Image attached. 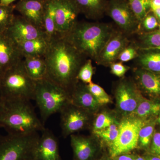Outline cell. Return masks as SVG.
Masks as SVG:
<instances>
[{"mask_svg": "<svg viewBox=\"0 0 160 160\" xmlns=\"http://www.w3.org/2000/svg\"><path fill=\"white\" fill-rule=\"evenodd\" d=\"M46 78L62 86L71 94L79 81L78 72L87 60L65 36L56 35L44 57Z\"/></svg>", "mask_w": 160, "mask_h": 160, "instance_id": "6da1fadb", "label": "cell"}, {"mask_svg": "<svg viewBox=\"0 0 160 160\" xmlns=\"http://www.w3.org/2000/svg\"><path fill=\"white\" fill-rule=\"evenodd\" d=\"M115 29L109 23L78 22L65 36L83 55L96 62Z\"/></svg>", "mask_w": 160, "mask_h": 160, "instance_id": "7a4b0ae2", "label": "cell"}, {"mask_svg": "<svg viewBox=\"0 0 160 160\" xmlns=\"http://www.w3.org/2000/svg\"><path fill=\"white\" fill-rule=\"evenodd\" d=\"M0 126L11 134H31L46 129L30 101L25 100L4 102Z\"/></svg>", "mask_w": 160, "mask_h": 160, "instance_id": "3957f363", "label": "cell"}, {"mask_svg": "<svg viewBox=\"0 0 160 160\" xmlns=\"http://www.w3.org/2000/svg\"><path fill=\"white\" fill-rule=\"evenodd\" d=\"M22 60L0 78V93L4 102L34 100L36 82L27 74Z\"/></svg>", "mask_w": 160, "mask_h": 160, "instance_id": "277c9868", "label": "cell"}, {"mask_svg": "<svg viewBox=\"0 0 160 160\" xmlns=\"http://www.w3.org/2000/svg\"><path fill=\"white\" fill-rule=\"evenodd\" d=\"M36 82L34 100L45 122L49 117L60 112L70 103V94L62 86L47 78Z\"/></svg>", "mask_w": 160, "mask_h": 160, "instance_id": "5b68a950", "label": "cell"}, {"mask_svg": "<svg viewBox=\"0 0 160 160\" xmlns=\"http://www.w3.org/2000/svg\"><path fill=\"white\" fill-rule=\"evenodd\" d=\"M39 138L38 132L0 136V160H34Z\"/></svg>", "mask_w": 160, "mask_h": 160, "instance_id": "8992f818", "label": "cell"}, {"mask_svg": "<svg viewBox=\"0 0 160 160\" xmlns=\"http://www.w3.org/2000/svg\"><path fill=\"white\" fill-rule=\"evenodd\" d=\"M149 121L132 115L124 117L119 122L117 138L108 146L111 158L138 148L140 129Z\"/></svg>", "mask_w": 160, "mask_h": 160, "instance_id": "52a82bcc", "label": "cell"}, {"mask_svg": "<svg viewBox=\"0 0 160 160\" xmlns=\"http://www.w3.org/2000/svg\"><path fill=\"white\" fill-rule=\"evenodd\" d=\"M118 27V29L128 37L136 34L139 22L128 0H108L106 13Z\"/></svg>", "mask_w": 160, "mask_h": 160, "instance_id": "ba28073f", "label": "cell"}, {"mask_svg": "<svg viewBox=\"0 0 160 160\" xmlns=\"http://www.w3.org/2000/svg\"><path fill=\"white\" fill-rule=\"evenodd\" d=\"M62 134L66 137L86 129L91 123L92 113L71 103L60 112Z\"/></svg>", "mask_w": 160, "mask_h": 160, "instance_id": "9c48e42d", "label": "cell"}, {"mask_svg": "<svg viewBox=\"0 0 160 160\" xmlns=\"http://www.w3.org/2000/svg\"><path fill=\"white\" fill-rule=\"evenodd\" d=\"M142 97L135 82L124 79L120 81L116 88L117 108L124 117L131 115Z\"/></svg>", "mask_w": 160, "mask_h": 160, "instance_id": "30bf717a", "label": "cell"}, {"mask_svg": "<svg viewBox=\"0 0 160 160\" xmlns=\"http://www.w3.org/2000/svg\"><path fill=\"white\" fill-rule=\"evenodd\" d=\"M57 35L66 36L78 22V9L72 0H56Z\"/></svg>", "mask_w": 160, "mask_h": 160, "instance_id": "8fae6325", "label": "cell"}, {"mask_svg": "<svg viewBox=\"0 0 160 160\" xmlns=\"http://www.w3.org/2000/svg\"><path fill=\"white\" fill-rule=\"evenodd\" d=\"M128 37L118 29H115L95 62L98 65L109 66L116 62L121 52L131 42Z\"/></svg>", "mask_w": 160, "mask_h": 160, "instance_id": "7c38bea8", "label": "cell"}, {"mask_svg": "<svg viewBox=\"0 0 160 160\" xmlns=\"http://www.w3.org/2000/svg\"><path fill=\"white\" fill-rule=\"evenodd\" d=\"M5 32L16 42L48 38L43 29L35 26L21 15H15L11 25Z\"/></svg>", "mask_w": 160, "mask_h": 160, "instance_id": "4fadbf2b", "label": "cell"}, {"mask_svg": "<svg viewBox=\"0 0 160 160\" xmlns=\"http://www.w3.org/2000/svg\"><path fill=\"white\" fill-rule=\"evenodd\" d=\"M17 43L6 32L0 33V76L23 59Z\"/></svg>", "mask_w": 160, "mask_h": 160, "instance_id": "5bb4252c", "label": "cell"}, {"mask_svg": "<svg viewBox=\"0 0 160 160\" xmlns=\"http://www.w3.org/2000/svg\"><path fill=\"white\" fill-rule=\"evenodd\" d=\"M46 2L47 0H20L15 5V9L20 15L44 30L43 20Z\"/></svg>", "mask_w": 160, "mask_h": 160, "instance_id": "9a60e30c", "label": "cell"}, {"mask_svg": "<svg viewBox=\"0 0 160 160\" xmlns=\"http://www.w3.org/2000/svg\"><path fill=\"white\" fill-rule=\"evenodd\" d=\"M42 132L35 151L34 160H62L57 138L49 129H45Z\"/></svg>", "mask_w": 160, "mask_h": 160, "instance_id": "2e32d148", "label": "cell"}, {"mask_svg": "<svg viewBox=\"0 0 160 160\" xmlns=\"http://www.w3.org/2000/svg\"><path fill=\"white\" fill-rule=\"evenodd\" d=\"M96 138L72 134L71 146L76 160H95L98 147Z\"/></svg>", "mask_w": 160, "mask_h": 160, "instance_id": "e0dca14e", "label": "cell"}, {"mask_svg": "<svg viewBox=\"0 0 160 160\" xmlns=\"http://www.w3.org/2000/svg\"><path fill=\"white\" fill-rule=\"evenodd\" d=\"M70 103L92 114L96 113L101 106L89 92L86 84L80 81L70 94Z\"/></svg>", "mask_w": 160, "mask_h": 160, "instance_id": "ac0fdd59", "label": "cell"}, {"mask_svg": "<svg viewBox=\"0 0 160 160\" xmlns=\"http://www.w3.org/2000/svg\"><path fill=\"white\" fill-rule=\"evenodd\" d=\"M134 75L140 91L152 97H160V74L138 68L135 69Z\"/></svg>", "mask_w": 160, "mask_h": 160, "instance_id": "d6986e66", "label": "cell"}, {"mask_svg": "<svg viewBox=\"0 0 160 160\" xmlns=\"http://www.w3.org/2000/svg\"><path fill=\"white\" fill-rule=\"evenodd\" d=\"M72 1L77 7L80 13L89 19H99L106 13L108 0Z\"/></svg>", "mask_w": 160, "mask_h": 160, "instance_id": "ffe728a7", "label": "cell"}, {"mask_svg": "<svg viewBox=\"0 0 160 160\" xmlns=\"http://www.w3.org/2000/svg\"><path fill=\"white\" fill-rule=\"evenodd\" d=\"M135 60L139 68L160 74V49H139Z\"/></svg>", "mask_w": 160, "mask_h": 160, "instance_id": "44dd1931", "label": "cell"}, {"mask_svg": "<svg viewBox=\"0 0 160 160\" xmlns=\"http://www.w3.org/2000/svg\"><path fill=\"white\" fill-rule=\"evenodd\" d=\"M49 42L47 38H41L16 42L24 57L44 58L49 47Z\"/></svg>", "mask_w": 160, "mask_h": 160, "instance_id": "7402d4cb", "label": "cell"}, {"mask_svg": "<svg viewBox=\"0 0 160 160\" xmlns=\"http://www.w3.org/2000/svg\"><path fill=\"white\" fill-rule=\"evenodd\" d=\"M22 61L26 72L32 80L37 81L46 77L47 66L44 58L25 56Z\"/></svg>", "mask_w": 160, "mask_h": 160, "instance_id": "603a6c76", "label": "cell"}, {"mask_svg": "<svg viewBox=\"0 0 160 160\" xmlns=\"http://www.w3.org/2000/svg\"><path fill=\"white\" fill-rule=\"evenodd\" d=\"M56 0H47L43 17V29L50 41L56 35Z\"/></svg>", "mask_w": 160, "mask_h": 160, "instance_id": "cb8c5ba5", "label": "cell"}, {"mask_svg": "<svg viewBox=\"0 0 160 160\" xmlns=\"http://www.w3.org/2000/svg\"><path fill=\"white\" fill-rule=\"evenodd\" d=\"M160 113V102L148 100L142 97L132 115L147 120L148 118L156 116Z\"/></svg>", "mask_w": 160, "mask_h": 160, "instance_id": "d4e9b609", "label": "cell"}, {"mask_svg": "<svg viewBox=\"0 0 160 160\" xmlns=\"http://www.w3.org/2000/svg\"><path fill=\"white\" fill-rule=\"evenodd\" d=\"M138 34V39L133 42L139 49H160V33L158 30Z\"/></svg>", "mask_w": 160, "mask_h": 160, "instance_id": "484cf974", "label": "cell"}, {"mask_svg": "<svg viewBox=\"0 0 160 160\" xmlns=\"http://www.w3.org/2000/svg\"><path fill=\"white\" fill-rule=\"evenodd\" d=\"M154 122L149 121L140 129L138 140V146L142 149H146L150 146L154 132Z\"/></svg>", "mask_w": 160, "mask_h": 160, "instance_id": "4316f807", "label": "cell"}, {"mask_svg": "<svg viewBox=\"0 0 160 160\" xmlns=\"http://www.w3.org/2000/svg\"><path fill=\"white\" fill-rule=\"evenodd\" d=\"M119 122L117 121L106 129L92 132V136L101 139L109 146L117 138L119 132Z\"/></svg>", "mask_w": 160, "mask_h": 160, "instance_id": "83f0119b", "label": "cell"}, {"mask_svg": "<svg viewBox=\"0 0 160 160\" xmlns=\"http://www.w3.org/2000/svg\"><path fill=\"white\" fill-rule=\"evenodd\" d=\"M15 8L13 4L9 6L0 4V33L6 32L11 25L15 16Z\"/></svg>", "mask_w": 160, "mask_h": 160, "instance_id": "f1b7e54d", "label": "cell"}, {"mask_svg": "<svg viewBox=\"0 0 160 160\" xmlns=\"http://www.w3.org/2000/svg\"><path fill=\"white\" fill-rule=\"evenodd\" d=\"M139 24L151 10V0H128Z\"/></svg>", "mask_w": 160, "mask_h": 160, "instance_id": "f546056e", "label": "cell"}, {"mask_svg": "<svg viewBox=\"0 0 160 160\" xmlns=\"http://www.w3.org/2000/svg\"><path fill=\"white\" fill-rule=\"evenodd\" d=\"M112 116L107 112H102L97 116L92 123V132H95L106 129L117 122Z\"/></svg>", "mask_w": 160, "mask_h": 160, "instance_id": "4dcf8cb0", "label": "cell"}, {"mask_svg": "<svg viewBox=\"0 0 160 160\" xmlns=\"http://www.w3.org/2000/svg\"><path fill=\"white\" fill-rule=\"evenodd\" d=\"M87 88L100 106L111 102V99L104 89L99 85L93 82L86 84Z\"/></svg>", "mask_w": 160, "mask_h": 160, "instance_id": "1f68e13d", "label": "cell"}, {"mask_svg": "<svg viewBox=\"0 0 160 160\" xmlns=\"http://www.w3.org/2000/svg\"><path fill=\"white\" fill-rule=\"evenodd\" d=\"M94 69L92 65V60L87 59L78 72V81L86 84L92 82V77L94 74Z\"/></svg>", "mask_w": 160, "mask_h": 160, "instance_id": "d6a6232c", "label": "cell"}, {"mask_svg": "<svg viewBox=\"0 0 160 160\" xmlns=\"http://www.w3.org/2000/svg\"><path fill=\"white\" fill-rule=\"evenodd\" d=\"M159 23V22L158 21V19L156 17L155 15L153 14L151 10H150L149 13L146 15V16L140 22L139 29L138 32L141 29L145 31L143 33L153 31V30L158 27Z\"/></svg>", "mask_w": 160, "mask_h": 160, "instance_id": "836d02e7", "label": "cell"}, {"mask_svg": "<svg viewBox=\"0 0 160 160\" xmlns=\"http://www.w3.org/2000/svg\"><path fill=\"white\" fill-rule=\"evenodd\" d=\"M139 49L133 42H130L129 45L121 52L118 60L122 62H126L135 60L138 55Z\"/></svg>", "mask_w": 160, "mask_h": 160, "instance_id": "e575fe53", "label": "cell"}, {"mask_svg": "<svg viewBox=\"0 0 160 160\" xmlns=\"http://www.w3.org/2000/svg\"><path fill=\"white\" fill-rule=\"evenodd\" d=\"M109 66L111 73L119 78L123 77L130 69L129 66L124 65L121 62H115Z\"/></svg>", "mask_w": 160, "mask_h": 160, "instance_id": "d590c367", "label": "cell"}, {"mask_svg": "<svg viewBox=\"0 0 160 160\" xmlns=\"http://www.w3.org/2000/svg\"><path fill=\"white\" fill-rule=\"evenodd\" d=\"M150 150L152 154L160 157V132H154L150 144Z\"/></svg>", "mask_w": 160, "mask_h": 160, "instance_id": "8d00e7d4", "label": "cell"}, {"mask_svg": "<svg viewBox=\"0 0 160 160\" xmlns=\"http://www.w3.org/2000/svg\"><path fill=\"white\" fill-rule=\"evenodd\" d=\"M134 155L123 153L112 158V160H134Z\"/></svg>", "mask_w": 160, "mask_h": 160, "instance_id": "74e56055", "label": "cell"}, {"mask_svg": "<svg viewBox=\"0 0 160 160\" xmlns=\"http://www.w3.org/2000/svg\"><path fill=\"white\" fill-rule=\"evenodd\" d=\"M160 0H151V9L160 8Z\"/></svg>", "mask_w": 160, "mask_h": 160, "instance_id": "f35d334b", "label": "cell"}, {"mask_svg": "<svg viewBox=\"0 0 160 160\" xmlns=\"http://www.w3.org/2000/svg\"><path fill=\"white\" fill-rule=\"evenodd\" d=\"M151 11L153 12L156 17L158 19V21L160 22V7L151 9Z\"/></svg>", "mask_w": 160, "mask_h": 160, "instance_id": "ab89813d", "label": "cell"}, {"mask_svg": "<svg viewBox=\"0 0 160 160\" xmlns=\"http://www.w3.org/2000/svg\"><path fill=\"white\" fill-rule=\"evenodd\" d=\"M16 0H0V4L3 6H9L12 4Z\"/></svg>", "mask_w": 160, "mask_h": 160, "instance_id": "60d3db41", "label": "cell"}, {"mask_svg": "<svg viewBox=\"0 0 160 160\" xmlns=\"http://www.w3.org/2000/svg\"><path fill=\"white\" fill-rule=\"evenodd\" d=\"M4 107V102L3 101L2 97H1V93H0V116L2 112L3 109Z\"/></svg>", "mask_w": 160, "mask_h": 160, "instance_id": "b9f144b4", "label": "cell"}, {"mask_svg": "<svg viewBox=\"0 0 160 160\" xmlns=\"http://www.w3.org/2000/svg\"><path fill=\"white\" fill-rule=\"evenodd\" d=\"M147 160H160V157L156 155L149 156L147 158Z\"/></svg>", "mask_w": 160, "mask_h": 160, "instance_id": "7bdbcfd3", "label": "cell"}, {"mask_svg": "<svg viewBox=\"0 0 160 160\" xmlns=\"http://www.w3.org/2000/svg\"><path fill=\"white\" fill-rule=\"evenodd\" d=\"M134 160H147V159L141 156L134 155Z\"/></svg>", "mask_w": 160, "mask_h": 160, "instance_id": "ee69618b", "label": "cell"}, {"mask_svg": "<svg viewBox=\"0 0 160 160\" xmlns=\"http://www.w3.org/2000/svg\"><path fill=\"white\" fill-rule=\"evenodd\" d=\"M157 122L159 124H160V115L159 116V117L158 118V120H157Z\"/></svg>", "mask_w": 160, "mask_h": 160, "instance_id": "f6af8a7d", "label": "cell"}, {"mask_svg": "<svg viewBox=\"0 0 160 160\" xmlns=\"http://www.w3.org/2000/svg\"><path fill=\"white\" fill-rule=\"evenodd\" d=\"M111 160L109 159V158H102L100 160Z\"/></svg>", "mask_w": 160, "mask_h": 160, "instance_id": "bcb514c9", "label": "cell"}, {"mask_svg": "<svg viewBox=\"0 0 160 160\" xmlns=\"http://www.w3.org/2000/svg\"><path fill=\"white\" fill-rule=\"evenodd\" d=\"M158 31L160 33V22L159 23V25L158 27Z\"/></svg>", "mask_w": 160, "mask_h": 160, "instance_id": "7dc6e473", "label": "cell"}, {"mask_svg": "<svg viewBox=\"0 0 160 160\" xmlns=\"http://www.w3.org/2000/svg\"><path fill=\"white\" fill-rule=\"evenodd\" d=\"M2 128V127H1V126H0V128Z\"/></svg>", "mask_w": 160, "mask_h": 160, "instance_id": "c3c4849f", "label": "cell"}, {"mask_svg": "<svg viewBox=\"0 0 160 160\" xmlns=\"http://www.w3.org/2000/svg\"><path fill=\"white\" fill-rule=\"evenodd\" d=\"M0 78H1V76H0Z\"/></svg>", "mask_w": 160, "mask_h": 160, "instance_id": "681fc988", "label": "cell"}]
</instances>
